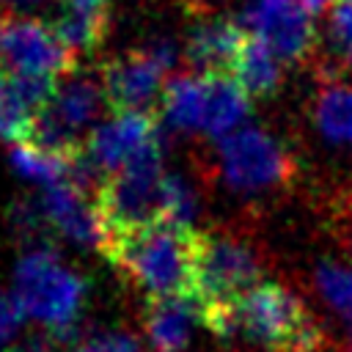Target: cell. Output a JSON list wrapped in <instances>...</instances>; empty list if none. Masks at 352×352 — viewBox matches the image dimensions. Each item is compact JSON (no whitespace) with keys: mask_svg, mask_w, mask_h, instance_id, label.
<instances>
[{"mask_svg":"<svg viewBox=\"0 0 352 352\" xmlns=\"http://www.w3.org/2000/svg\"><path fill=\"white\" fill-rule=\"evenodd\" d=\"M198 214V195L195 190L182 179V176H165L162 184V217L182 223V226H192Z\"/></svg>","mask_w":352,"mask_h":352,"instance_id":"44dd1931","label":"cell"},{"mask_svg":"<svg viewBox=\"0 0 352 352\" xmlns=\"http://www.w3.org/2000/svg\"><path fill=\"white\" fill-rule=\"evenodd\" d=\"M220 170L236 192H267L283 187L294 176V160L264 129H236L220 140Z\"/></svg>","mask_w":352,"mask_h":352,"instance_id":"ba28073f","label":"cell"},{"mask_svg":"<svg viewBox=\"0 0 352 352\" xmlns=\"http://www.w3.org/2000/svg\"><path fill=\"white\" fill-rule=\"evenodd\" d=\"M6 82H8V74H6L3 66H0V102H3V96H6Z\"/></svg>","mask_w":352,"mask_h":352,"instance_id":"4316f807","label":"cell"},{"mask_svg":"<svg viewBox=\"0 0 352 352\" xmlns=\"http://www.w3.org/2000/svg\"><path fill=\"white\" fill-rule=\"evenodd\" d=\"M0 66L6 74L60 80L74 69V52L58 36L55 25L33 16H11L0 33Z\"/></svg>","mask_w":352,"mask_h":352,"instance_id":"9c48e42d","label":"cell"},{"mask_svg":"<svg viewBox=\"0 0 352 352\" xmlns=\"http://www.w3.org/2000/svg\"><path fill=\"white\" fill-rule=\"evenodd\" d=\"M176 52L168 41H154L146 50L124 52L102 66V88L113 113H160L165 74L173 66Z\"/></svg>","mask_w":352,"mask_h":352,"instance_id":"52a82bcc","label":"cell"},{"mask_svg":"<svg viewBox=\"0 0 352 352\" xmlns=\"http://www.w3.org/2000/svg\"><path fill=\"white\" fill-rule=\"evenodd\" d=\"M160 143L129 160L124 168L102 179L94 192L99 228L138 226L162 217V184H165Z\"/></svg>","mask_w":352,"mask_h":352,"instance_id":"5b68a950","label":"cell"},{"mask_svg":"<svg viewBox=\"0 0 352 352\" xmlns=\"http://www.w3.org/2000/svg\"><path fill=\"white\" fill-rule=\"evenodd\" d=\"M231 77L250 94V99L272 96L283 82V60L253 33H248L234 66Z\"/></svg>","mask_w":352,"mask_h":352,"instance_id":"ac0fdd59","label":"cell"},{"mask_svg":"<svg viewBox=\"0 0 352 352\" xmlns=\"http://www.w3.org/2000/svg\"><path fill=\"white\" fill-rule=\"evenodd\" d=\"M206 80H209V91H206L204 135L223 140L234 135L242 126V121L250 116V94L231 74H209Z\"/></svg>","mask_w":352,"mask_h":352,"instance_id":"2e32d148","label":"cell"},{"mask_svg":"<svg viewBox=\"0 0 352 352\" xmlns=\"http://www.w3.org/2000/svg\"><path fill=\"white\" fill-rule=\"evenodd\" d=\"M305 6H308V11L311 14H319V11H324L330 3H336V0H302Z\"/></svg>","mask_w":352,"mask_h":352,"instance_id":"484cf974","label":"cell"},{"mask_svg":"<svg viewBox=\"0 0 352 352\" xmlns=\"http://www.w3.org/2000/svg\"><path fill=\"white\" fill-rule=\"evenodd\" d=\"M22 316H25V314L19 311L16 300H14V297L0 294V346H6V344H11V341H14V336H16V330H19Z\"/></svg>","mask_w":352,"mask_h":352,"instance_id":"cb8c5ba5","label":"cell"},{"mask_svg":"<svg viewBox=\"0 0 352 352\" xmlns=\"http://www.w3.org/2000/svg\"><path fill=\"white\" fill-rule=\"evenodd\" d=\"M157 143L160 135L154 113H113V118L94 126L82 148V157L102 184L104 176L124 168L129 160H135Z\"/></svg>","mask_w":352,"mask_h":352,"instance_id":"8fae6325","label":"cell"},{"mask_svg":"<svg viewBox=\"0 0 352 352\" xmlns=\"http://www.w3.org/2000/svg\"><path fill=\"white\" fill-rule=\"evenodd\" d=\"M60 14L55 19L58 36L74 55L94 52L110 25V0H55Z\"/></svg>","mask_w":352,"mask_h":352,"instance_id":"9a60e30c","label":"cell"},{"mask_svg":"<svg viewBox=\"0 0 352 352\" xmlns=\"http://www.w3.org/2000/svg\"><path fill=\"white\" fill-rule=\"evenodd\" d=\"M314 283L319 297L338 314L352 311V267L341 261H319L314 272Z\"/></svg>","mask_w":352,"mask_h":352,"instance_id":"ffe728a7","label":"cell"},{"mask_svg":"<svg viewBox=\"0 0 352 352\" xmlns=\"http://www.w3.org/2000/svg\"><path fill=\"white\" fill-rule=\"evenodd\" d=\"M3 22H6V19H0V33H3Z\"/></svg>","mask_w":352,"mask_h":352,"instance_id":"f546056e","label":"cell"},{"mask_svg":"<svg viewBox=\"0 0 352 352\" xmlns=\"http://www.w3.org/2000/svg\"><path fill=\"white\" fill-rule=\"evenodd\" d=\"M234 333L270 352H322L324 330L280 283H258L234 305Z\"/></svg>","mask_w":352,"mask_h":352,"instance_id":"3957f363","label":"cell"},{"mask_svg":"<svg viewBox=\"0 0 352 352\" xmlns=\"http://www.w3.org/2000/svg\"><path fill=\"white\" fill-rule=\"evenodd\" d=\"M206 91L209 80L204 74H179L168 80L160 102V116L182 132H204V116H206Z\"/></svg>","mask_w":352,"mask_h":352,"instance_id":"e0dca14e","label":"cell"},{"mask_svg":"<svg viewBox=\"0 0 352 352\" xmlns=\"http://www.w3.org/2000/svg\"><path fill=\"white\" fill-rule=\"evenodd\" d=\"M6 3H36V0H6Z\"/></svg>","mask_w":352,"mask_h":352,"instance_id":"f1b7e54d","label":"cell"},{"mask_svg":"<svg viewBox=\"0 0 352 352\" xmlns=\"http://www.w3.org/2000/svg\"><path fill=\"white\" fill-rule=\"evenodd\" d=\"M314 124L333 146L352 148V88L330 80L314 102Z\"/></svg>","mask_w":352,"mask_h":352,"instance_id":"d6986e66","label":"cell"},{"mask_svg":"<svg viewBox=\"0 0 352 352\" xmlns=\"http://www.w3.org/2000/svg\"><path fill=\"white\" fill-rule=\"evenodd\" d=\"M248 38L242 22L234 19H206L195 25L187 36L184 58L195 74H231V66Z\"/></svg>","mask_w":352,"mask_h":352,"instance_id":"4fadbf2b","label":"cell"},{"mask_svg":"<svg viewBox=\"0 0 352 352\" xmlns=\"http://www.w3.org/2000/svg\"><path fill=\"white\" fill-rule=\"evenodd\" d=\"M36 209H38L41 223L52 226L66 239L77 245L99 242L96 206L88 201V190H82L74 179L44 187V195L38 198Z\"/></svg>","mask_w":352,"mask_h":352,"instance_id":"7c38bea8","label":"cell"},{"mask_svg":"<svg viewBox=\"0 0 352 352\" xmlns=\"http://www.w3.org/2000/svg\"><path fill=\"white\" fill-rule=\"evenodd\" d=\"M341 231H344V236H346V245L352 248V190L346 192V198H344V206H341Z\"/></svg>","mask_w":352,"mask_h":352,"instance_id":"d4e9b609","label":"cell"},{"mask_svg":"<svg viewBox=\"0 0 352 352\" xmlns=\"http://www.w3.org/2000/svg\"><path fill=\"white\" fill-rule=\"evenodd\" d=\"M311 16L314 14L302 0H250L242 14V25L283 63H300L311 55L316 41Z\"/></svg>","mask_w":352,"mask_h":352,"instance_id":"30bf717a","label":"cell"},{"mask_svg":"<svg viewBox=\"0 0 352 352\" xmlns=\"http://www.w3.org/2000/svg\"><path fill=\"white\" fill-rule=\"evenodd\" d=\"M261 275L264 264L242 236L201 231L195 270V302L201 308V319L212 311L236 305L253 286L261 283Z\"/></svg>","mask_w":352,"mask_h":352,"instance_id":"277c9868","label":"cell"},{"mask_svg":"<svg viewBox=\"0 0 352 352\" xmlns=\"http://www.w3.org/2000/svg\"><path fill=\"white\" fill-rule=\"evenodd\" d=\"M99 250L116 264L148 300L195 297V270L201 231L165 217L99 228Z\"/></svg>","mask_w":352,"mask_h":352,"instance_id":"6da1fadb","label":"cell"},{"mask_svg":"<svg viewBox=\"0 0 352 352\" xmlns=\"http://www.w3.org/2000/svg\"><path fill=\"white\" fill-rule=\"evenodd\" d=\"M74 352H143L140 341L132 333L124 330H104V333H94L85 336Z\"/></svg>","mask_w":352,"mask_h":352,"instance_id":"7402d4cb","label":"cell"},{"mask_svg":"<svg viewBox=\"0 0 352 352\" xmlns=\"http://www.w3.org/2000/svg\"><path fill=\"white\" fill-rule=\"evenodd\" d=\"M85 292V278L63 264L55 250H30L16 264L14 300L19 311L58 341L77 333Z\"/></svg>","mask_w":352,"mask_h":352,"instance_id":"7a4b0ae2","label":"cell"},{"mask_svg":"<svg viewBox=\"0 0 352 352\" xmlns=\"http://www.w3.org/2000/svg\"><path fill=\"white\" fill-rule=\"evenodd\" d=\"M330 38L336 50L352 60V0H336L330 8Z\"/></svg>","mask_w":352,"mask_h":352,"instance_id":"603a6c76","label":"cell"},{"mask_svg":"<svg viewBox=\"0 0 352 352\" xmlns=\"http://www.w3.org/2000/svg\"><path fill=\"white\" fill-rule=\"evenodd\" d=\"M346 333H349V341H352V311L346 314Z\"/></svg>","mask_w":352,"mask_h":352,"instance_id":"83f0119b","label":"cell"},{"mask_svg":"<svg viewBox=\"0 0 352 352\" xmlns=\"http://www.w3.org/2000/svg\"><path fill=\"white\" fill-rule=\"evenodd\" d=\"M102 104H107L102 77L69 74L58 82L52 99L38 113L28 143L58 154H80L94 132L91 124L96 121Z\"/></svg>","mask_w":352,"mask_h":352,"instance_id":"8992f818","label":"cell"},{"mask_svg":"<svg viewBox=\"0 0 352 352\" xmlns=\"http://www.w3.org/2000/svg\"><path fill=\"white\" fill-rule=\"evenodd\" d=\"M346 352H352V346H349V349H346Z\"/></svg>","mask_w":352,"mask_h":352,"instance_id":"4dcf8cb0","label":"cell"},{"mask_svg":"<svg viewBox=\"0 0 352 352\" xmlns=\"http://www.w3.org/2000/svg\"><path fill=\"white\" fill-rule=\"evenodd\" d=\"M201 322L195 297H160L148 300L143 330L151 352H187L192 327Z\"/></svg>","mask_w":352,"mask_h":352,"instance_id":"5bb4252c","label":"cell"}]
</instances>
